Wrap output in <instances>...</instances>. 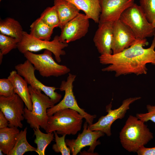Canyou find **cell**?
Here are the masks:
<instances>
[{"label":"cell","mask_w":155,"mask_h":155,"mask_svg":"<svg viewBox=\"0 0 155 155\" xmlns=\"http://www.w3.org/2000/svg\"><path fill=\"white\" fill-rule=\"evenodd\" d=\"M19 41L16 38L0 33V53L3 55L7 54L17 48Z\"/></svg>","instance_id":"26"},{"label":"cell","mask_w":155,"mask_h":155,"mask_svg":"<svg viewBox=\"0 0 155 155\" xmlns=\"http://www.w3.org/2000/svg\"><path fill=\"white\" fill-rule=\"evenodd\" d=\"M88 124L86 121L82 132L79 133L76 139L65 140L66 144L69 148L73 155H76L82 148L86 146H90L87 151L88 153L94 154L96 147L101 144L100 141L97 140L104 136V133L99 130H90L88 128Z\"/></svg>","instance_id":"12"},{"label":"cell","mask_w":155,"mask_h":155,"mask_svg":"<svg viewBox=\"0 0 155 155\" xmlns=\"http://www.w3.org/2000/svg\"><path fill=\"white\" fill-rule=\"evenodd\" d=\"M2 152H3L1 150V149H0V155H3V153H2Z\"/></svg>","instance_id":"35"},{"label":"cell","mask_w":155,"mask_h":155,"mask_svg":"<svg viewBox=\"0 0 155 155\" xmlns=\"http://www.w3.org/2000/svg\"><path fill=\"white\" fill-rule=\"evenodd\" d=\"M7 78L12 83L15 93L23 100L27 108L32 111V103L26 81L18 73L16 70L11 71Z\"/></svg>","instance_id":"17"},{"label":"cell","mask_w":155,"mask_h":155,"mask_svg":"<svg viewBox=\"0 0 155 155\" xmlns=\"http://www.w3.org/2000/svg\"><path fill=\"white\" fill-rule=\"evenodd\" d=\"M20 131L18 127H15L0 129V149L4 154L9 155L15 144Z\"/></svg>","instance_id":"20"},{"label":"cell","mask_w":155,"mask_h":155,"mask_svg":"<svg viewBox=\"0 0 155 155\" xmlns=\"http://www.w3.org/2000/svg\"><path fill=\"white\" fill-rule=\"evenodd\" d=\"M135 0H100L101 8L99 23L114 22L134 3Z\"/></svg>","instance_id":"15"},{"label":"cell","mask_w":155,"mask_h":155,"mask_svg":"<svg viewBox=\"0 0 155 155\" xmlns=\"http://www.w3.org/2000/svg\"><path fill=\"white\" fill-rule=\"evenodd\" d=\"M54 29L48 25L39 17L33 22L30 25V34L37 38L49 40Z\"/></svg>","instance_id":"22"},{"label":"cell","mask_w":155,"mask_h":155,"mask_svg":"<svg viewBox=\"0 0 155 155\" xmlns=\"http://www.w3.org/2000/svg\"><path fill=\"white\" fill-rule=\"evenodd\" d=\"M84 117L74 110L65 108L49 116L46 133L56 131L58 134L75 135L81 129Z\"/></svg>","instance_id":"4"},{"label":"cell","mask_w":155,"mask_h":155,"mask_svg":"<svg viewBox=\"0 0 155 155\" xmlns=\"http://www.w3.org/2000/svg\"><path fill=\"white\" fill-rule=\"evenodd\" d=\"M76 75L69 73L66 81L61 82L59 90L65 92L63 99L58 104L47 110L48 116L53 115L59 110L69 108L76 111L83 116L89 125L93 124L94 119L96 117V115H92L86 112L78 105L73 92V83L75 80Z\"/></svg>","instance_id":"8"},{"label":"cell","mask_w":155,"mask_h":155,"mask_svg":"<svg viewBox=\"0 0 155 155\" xmlns=\"http://www.w3.org/2000/svg\"><path fill=\"white\" fill-rule=\"evenodd\" d=\"M148 112L145 113H137L136 117L145 122L150 120L155 123V105L148 104L146 106Z\"/></svg>","instance_id":"30"},{"label":"cell","mask_w":155,"mask_h":155,"mask_svg":"<svg viewBox=\"0 0 155 155\" xmlns=\"http://www.w3.org/2000/svg\"><path fill=\"white\" fill-rule=\"evenodd\" d=\"M74 5L86 16L98 23L101 11L100 0H66Z\"/></svg>","instance_id":"19"},{"label":"cell","mask_w":155,"mask_h":155,"mask_svg":"<svg viewBox=\"0 0 155 155\" xmlns=\"http://www.w3.org/2000/svg\"><path fill=\"white\" fill-rule=\"evenodd\" d=\"M119 19L129 26L137 40L154 36L155 28L148 20L140 6L134 3L121 14Z\"/></svg>","instance_id":"5"},{"label":"cell","mask_w":155,"mask_h":155,"mask_svg":"<svg viewBox=\"0 0 155 155\" xmlns=\"http://www.w3.org/2000/svg\"><path fill=\"white\" fill-rule=\"evenodd\" d=\"M113 22H107L98 23V28L93 38V41L100 55L112 54L111 43Z\"/></svg>","instance_id":"16"},{"label":"cell","mask_w":155,"mask_h":155,"mask_svg":"<svg viewBox=\"0 0 155 155\" xmlns=\"http://www.w3.org/2000/svg\"><path fill=\"white\" fill-rule=\"evenodd\" d=\"M153 138V133L144 122L132 115L129 116L119 133L122 146L130 152H136Z\"/></svg>","instance_id":"2"},{"label":"cell","mask_w":155,"mask_h":155,"mask_svg":"<svg viewBox=\"0 0 155 155\" xmlns=\"http://www.w3.org/2000/svg\"><path fill=\"white\" fill-rule=\"evenodd\" d=\"M24 103L16 94L8 97L0 96V109L9 122V127L22 128Z\"/></svg>","instance_id":"10"},{"label":"cell","mask_w":155,"mask_h":155,"mask_svg":"<svg viewBox=\"0 0 155 155\" xmlns=\"http://www.w3.org/2000/svg\"><path fill=\"white\" fill-rule=\"evenodd\" d=\"M136 40L131 28L120 19L113 22L111 43L112 54L122 52L133 44Z\"/></svg>","instance_id":"14"},{"label":"cell","mask_w":155,"mask_h":155,"mask_svg":"<svg viewBox=\"0 0 155 155\" xmlns=\"http://www.w3.org/2000/svg\"><path fill=\"white\" fill-rule=\"evenodd\" d=\"M68 46V44L59 41L58 35L55 36L52 41L45 40L37 38L24 31L17 48L23 54L27 51L36 52L43 49L48 50L53 54L57 61L60 63L61 61V56L66 54L63 49Z\"/></svg>","instance_id":"6"},{"label":"cell","mask_w":155,"mask_h":155,"mask_svg":"<svg viewBox=\"0 0 155 155\" xmlns=\"http://www.w3.org/2000/svg\"><path fill=\"white\" fill-rule=\"evenodd\" d=\"M3 55L0 53V64H1L2 61Z\"/></svg>","instance_id":"33"},{"label":"cell","mask_w":155,"mask_h":155,"mask_svg":"<svg viewBox=\"0 0 155 155\" xmlns=\"http://www.w3.org/2000/svg\"><path fill=\"white\" fill-rule=\"evenodd\" d=\"M56 143L52 146V149L56 152H60L62 155H70L71 150L67 145L65 137L66 135H64L59 137L56 131L53 132Z\"/></svg>","instance_id":"27"},{"label":"cell","mask_w":155,"mask_h":155,"mask_svg":"<svg viewBox=\"0 0 155 155\" xmlns=\"http://www.w3.org/2000/svg\"><path fill=\"white\" fill-rule=\"evenodd\" d=\"M23 31L20 23L14 18L7 17L0 20V33L16 38L20 41Z\"/></svg>","instance_id":"21"},{"label":"cell","mask_w":155,"mask_h":155,"mask_svg":"<svg viewBox=\"0 0 155 155\" xmlns=\"http://www.w3.org/2000/svg\"><path fill=\"white\" fill-rule=\"evenodd\" d=\"M89 20L85 14L80 13L61 29L59 41L68 44L84 36L88 32Z\"/></svg>","instance_id":"13"},{"label":"cell","mask_w":155,"mask_h":155,"mask_svg":"<svg viewBox=\"0 0 155 155\" xmlns=\"http://www.w3.org/2000/svg\"><path fill=\"white\" fill-rule=\"evenodd\" d=\"M2 0H0V1H1Z\"/></svg>","instance_id":"36"},{"label":"cell","mask_w":155,"mask_h":155,"mask_svg":"<svg viewBox=\"0 0 155 155\" xmlns=\"http://www.w3.org/2000/svg\"><path fill=\"white\" fill-rule=\"evenodd\" d=\"M152 24L153 26L155 28V19L154 20Z\"/></svg>","instance_id":"34"},{"label":"cell","mask_w":155,"mask_h":155,"mask_svg":"<svg viewBox=\"0 0 155 155\" xmlns=\"http://www.w3.org/2000/svg\"><path fill=\"white\" fill-rule=\"evenodd\" d=\"M9 127V122L3 113L0 111V129Z\"/></svg>","instance_id":"32"},{"label":"cell","mask_w":155,"mask_h":155,"mask_svg":"<svg viewBox=\"0 0 155 155\" xmlns=\"http://www.w3.org/2000/svg\"><path fill=\"white\" fill-rule=\"evenodd\" d=\"M138 155H155V147L147 148L143 146L137 151Z\"/></svg>","instance_id":"31"},{"label":"cell","mask_w":155,"mask_h":155,"mask_svg":"<svg viewBox=\"0 0 155 155\" xmlns=\"http://www.w3.org/2000/svg\"><path fill=\"white\" fill-rule=\"evenodd\" d=\"M52 53L45 50L42 53L37 54L27 51L23 54L25 57L33 65L36 70L43 77L53 76L58 77L65 75L70 71L65 65H59L54 60Z\"/></svg>","instance_id":"7"},{"label":"cell","mask_w":155,"mask_h":155,"mask_svg":"<svg viewBox=\"0 0 155 155\" xmlns=\"http://www.w3.org/2000/svg\"><path fill=\"white\" fill-rule=\"evenodd\" d=\"M27 128L25 127L19 133L15 144L9 155H23L28 152H36V148L28 142L26 139Z\"/></svg>","instance_id":"23"},{"label":"cell","mask_w":155,"mask_h":155,"mask_svg":"<svg viewBox=\"0 0 155 155\" xmlns=\"http://www.w3.org/2000/svg\"><path fill=\"white\" fill-rule=\"evenodd\" d=\"M32 103V109L29 110L24 107V116L30 127H41L45 130L49 118L47 110L55 105L52 100L42 91L28 86Z\"/></svg>","instance_id":"3"},{"label":"cell","mask_w":155,"mask_h":155,"mask_svg":"<svg viewBox=\"0 0 155 155\" xmlns=\"http://www.w3.org/2000/svg\"><path fill=\"white\" fill-rule=\"evenodd\" d=\"M140 6L150 23L155 19V0H139Z\"/></svg>","instance_id":"28"},{"label":"cell","mask_w":155,"mask_h":155,"mask_svg":"<svg viewBox=\"0 0 155 155\" xmlns=\"http://www.w3.org/2000/svg\"><path fill=\"white\" fill-rule=\"evenodd\" d=\"M54 5L57 11L60 21L59 27L61 29L80 13V10L66 0H54Z\"/></svg>","instance_id":"18"},{"label":"cell","mask_w":155,"mask_h":155,"mask_svg":"<svg viewBox=\"0 0 155 155\" xmlns=\"http://www.w3.org/2000/svg\"><path fill=\"white\" fill-rule=\"evenodd\" d=\"M39 128L37 127L33 129L34 135L35 136L34 142L37 145L35 152L39 155H44L46 148L53 140L54 135L53 132L44 133Z\"/></svg>","instance_id":"24"},{"label":"cell","mask_w":155,"mask_h":155,"mask_svg":"<svg viewBox=\"0 0 155 155\" xmlns=\"http://www.w3.org/2000/svg\"><path fill=\"white\" fill-rule=\"evenodd\" d=\"M148 44L146 39H137L133 44L121 53L100 55L98 57L100 63L110 64L102 69V71L115 72L116 77L131 73L146 74V64L150 63L155 65V34L150 46L144 48Z\"/></svg>","instance_id":"1"},{"label":"cell","mask_w":155,"mask_h":155,"mask_svg":"<svg viewBox=\"0 0 155 155\" xmlns=\"http://www.w3.org/2000/svg\"><path fill=\"white\" fill-rule=\"evenodd\" d=\"M141 97H130L124 100L122 104L118 108L112 110L111 103L106 106V111L107 114L101 117L95 123L88 125V128L91 131L99 130L107 136L111 135V127L113 123L118 119L123 118L130 105L135 101L140 99Z\"/></svg>","instance_id":"9"},{"label":"cell","mask_w":155,"mask_h":155,"mask_svg":"<svg viewBox=\"0 0 155 155\" xmlns=\"http://www.w3.org/2000/svg\"><path fill=\"white\" fill-rule=\"evenodd\" d=\"M47 24L54 28L59 27L60 21L55 6L46 8L41 13L40 17Z\"/></svg>","instance_id":"25"},{"label":"cell","mask_w":155,"mask_h":155,"mask_svg":"<svg viewBox=\"0 0 155 155\" xmlns=\"http://www.w3.org/2000/svg\"><path fill=\"white\" fill-rule=\"evenodd\" d=\"M15 94L13 85L8 78L0 79V96L8 97Z\"/></svg>","instance_id":"29"},{"label":"cell","mask_w":155,"mask_h":155,"mask_svg":"<svg viewBox=\"0 0 155 155\" xmlns=\"http://www.w3.org/2000/svg\"><path fill=\"white\" fill-rule=\"evenodd\" d=\"M15 68L18 73L24 78L28 84L43 92L55 104L60 101L62 96L55 91L57 88L54 86H46L37 79L35 75V68L29 61L26 60L23 63L16 65Z\"/></svg>","instance_id":"11"}]
</instances>
